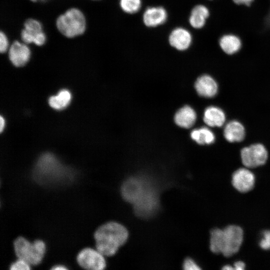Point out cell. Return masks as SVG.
Masks as SVG:
<instances>
[{
	"mask_svg": "<svg viewBox=\"0 0 270 270\" xmlns=\"http://www.w3.org/2000/svg\"><path fill=\"white\" fill-rule=\"evenodd\" d=\"M30 265L26 261L18 258V260L11 264L10 269L11 270H30Z\"/></svg>",
	"mask_w": 270,
	"mask_h": 270,
	"instance_id": "603a6c76",
	"label": "cell"
},
{
	"mask_svg": "<svg viewBox=\"0 0 270 270\" xmlns=\"http://www.w3.org/2000/svg\"><path fill=\"white\" fill-rule=\"evenodd\" d=\"M262 237L260 242V247L264 250H270V230L263 232Z\"/></svg>",
	"mask_w": 270,
	"mask_h": 270,
	"instance_id": "cb8c5ba5",
	"label": "cell"
},
{
	"mask_svg": "<svg viewBox=\"0 0 270 270\" xmlns=\"http://www.w3.org/2000/svg\"><path fill=\"white\" fill-rule=\"evenodd\" d=\"M220 46L226 54H233L240 48L242 44L240 39L236 36L228 34L224 35L220 40Z\"/></svg>",
	"mask_w": 270,
	"mask_h": 270,
	"instance_id": "d6986e66",
	"label": "cell"
},
{
	"mask_svg": "<svg viewBox=\"0 0 270 270\" xmlns=\"http://www.w3.org/2000/svg\"><path fill=\"white\" fill-rule=\"evenodd\" d=\"M66 170L54 156L50 153L42 154L38 160L34 169V177L42 182L60 180Z\"/></svg>",
	"mask_w": 270,
	"mask_h": 270,
	"instance_id": "277c9868",
	"label": "cell"
},
{
	"mask_svg": "<svg viewBox=\"0 0 270 270\" xmlns=\"http://www.w3.org/2000/svg\"><path fill=\"white\" fill-rule=\"evenodd\" d=\"M52 269L54 270H66L67 268L62 265H56L52 268Z\"/></svg>",
	"mask_w": 270,
	"mask_h": 270,
	"instance_id": "f546056e",
	"label": "cell"
},
{
	"mask_svg": "<svg viewBox=\"0 0 270 270\" xmlns=\"http://www.w3.org/2000/svg\"><path fill=\"white\" fill-rule=\"evenodd\" d=\"M222 270H234V268H233L232 266L230 265H226V266H224L222 268Z\"/></svg>",
	"mask_w": 270,
	"mask_h": 270,
	"instance_id": "4dcf8cb0",
	"label": "cell"
},
{
	"mask_svg": "<svg viewBox=\"0 0 270 270\" xmlns=\"http://www.w3.org/2000/svg\"><path fill=\"white\" fill-rule=\"evenodd\" d=\"M234 270H243L244 268L245 264L241 261H238L234 264Z\"/></svg>",
	"mask_w": 270,
	"mask_h": 270,
	"instance_id": "4316f807",
	"label": "cell"
},
{
	"mask_svg": "<svg viewBox=\"0 0 270 270\" xmlns=\"http://www.w3.org/2000/svg\"><path fill=\"white\" fill-rule=\"evenodd\" d=\"M8 58L15 66H25L31 56V51L28 44L22 42L14 41L8 50Z\"/></svg>",
	"mask_w": 270,
	"mask_h": 270,
	"instance_id": "9c48e42d",
	"label": "cell"
},
{
	"mask_svg": "<svg viewBox=\"0 0 270 270\" xmlns=\"http://www.w3.org/2000/svg\"><path fill=\"white\" fill-rule=\"evenodd\" d=\"M234 2L237 4H244L249 6L254 1V0H232Z\"/></svg>",
	"mask_w": 270,
	"mask_h": 270,
	"instance_id": "83f0119b",
	"label": "cell"
},
{
	"mask_svg": "<svg viewBox=\"0 0 270 270\" xmlns=\"http://www.w3.org/2000/svg\"><path fill=\"white\" fill-rule=\"evenodd\" d=\"M190 136L192 140L200 144H210L215 140L214 133L205 127L193 130Z\"/></svg>",
	"mask_w": 270,
	"mask_h": 270,
	"instance_id": "44dd1931",
	"label": "cell"
},
{
	"mask_svg": "<svg viewBox=\"0 0 270 270\" xmlns=\"http://www.w3.org/2000/svg\"><path fill=\"white\" fill-rule=\"evenodd\" d=\"M121 10L128 14H134L138 12L142 7V0H120Z\"/></svg>",
	"mask_w": 270,
	"mask_h": 270,
	"instance_id": "7402d4cb",
	"label": "cell"
},
{
	"mask_svg": "<svg viewBox=\"0 0 270 270\" xmlns=\"http://www.w3.org/2000/svg\"><path fill=\"white\" fill-rule=\"evenodd\" d=\"M32 2H37L39 1V0H30Z\"/></svg>",
	"mask_w": 270,
	"mask_h": 270,
	"instance_id": "1f68e13d",
	"label": "cell"
},
{
	"mask_svg": "<svg viewBox=\"0 0 270 270\" xmlns=\"http://www.w3.org/2000/svg\"><path fill=\"white\" fill-rule=\"evenodd\" d=\"M240 156L244 166L254 168L264 164L268 155L266 148L262 144H256L243 148Z\"/></svg>",
	"mask_w": 270,
	"mask_h": 270,
	"instance_id": "52a82bcc",
	"label": "cell"
},
{
	"mask_svg": "<svg viewBox=\"0 0 270 270\" xmlns=\"http://www.w3.org/2000/svg\"><path fill=\"white\" fill-rule=\"evenodd\" d=\"M72 100V94L67 90H60L56 96H52L48 100L50 106L56 110H62L66 108Z\"/></svg>",
	"mask_w": 270,
	"mask_h": 270,
	"instance_id": "ffe728a7",
	"label": "cell"
},
{
	"mask_svg": "<svg viewBox=\"0 0 270 270\" xmlns=\"http://www.w3.org/2000/svg\"><path fill=\"white\" fill-rule=\"evenodd\" d=\"M196 116L194 110L190 106H184L175 114L174 120L176 124L184 128L192 127L196 120Z\"/></svg>",
	"mask_w": 270,
	"mask_h": 270,
	"instance_id": "e0dca14e",
	"label": "cell"
},
{
	"mask_svg": "<svg viewBox=\"0 0 270 270\" xmlns=\"http://www.w3.org/2000/svg\"><path fill=\"white\" fill-rule=\"evenodd\" d=\"M10 46L8 39L6 33L2 30L0 32V52L5 53L8 51Z\"/></svg>",
	"mask_w": 270,
	"mask_h": 270,
	"instance_id": "d4e9b609",
	"label": "cell"
},
{
	"mask_svg": "<svg viewBox=\"0 0 270 270\" xmlns=\"http://www.w3.org/2000/svg\"><path fill=\"white\" fill-rule=\"evenodd\" d=\"M168 42L176 50L184 51L191 46L192 37L190 32L183 27L173 29L168 36Z\"/></svg>",
	"mask_w": 270,
	"mask_h": 270,
	"instance_id": "30bf717a",
	"label": "cell"
},
{
	"mask_svg": "<svg viewBox=\"0 0 270 270\" xmlns=\"http://www.w3.org/2000/svg\"><path fill=\"white\" fill-rule=\"evenodd\" d=\"M104 256L98 250L85 248L78 254L76 260L79 265L84 268L92 270H102L106 268Z\"/></svg>",
	"mask_w": 270,
	"mask_h": 270,
	"instance_id": "ba28073f",
	"label": "cell"
},
{
	"mask_svg": "<svg viewBox=\"0 0 270 270\" xmlns=\"http://www.w3.org/2000/svg\"></svg>",
	"mask_w": 270,
	"mask_h": 270,
	"instance_id": "836d02e7",
	"label": "cell"
},
{
	"mask_svg": "<svg viewBox=\"0 0 270 270\" xmlns=\"http://www.w3.org/2000/svg\"><path fill=\"white\" fill-rule=\"evenodd\" d=\"M198 94L205 98H212L217 93L218 86L216 82L210 76L204 74L199 77L194 84Z\"/></svg>",
	"mask_w": 270,
	"mask_h": 270,
	"instance_id": "5bb4252c",
	"label": "cell"
},
{
	"mask_svg": "<svg viewBox=\"0 0 270 270\" xmlns=\"http://www.w3.org/2000/svg\"><path fill=\"white\" fill-rule=\"evenodd\" d=\"M5 120L2 116H1L0 118V130L1 132L4 130L5 127Z\"/></svg>",
	"mask_w": 270,
	"mask_h": 270,
	"instance_id": "f1b7e54d",
	"label": "cell"
},
{
	"mask_svg": "<svg viewBox=\"0 0 270 270\" xmlns=\"http://www.w3.org/2000/svg\"><path fill=\"white\" fill-rule=\"evenodd\" d=\"M224 134L226 139L229 142H240L244 138V128L240 122L232 120L225 126Z\"/></svg>",
	"mask_w": 270,
	"mask_h": 270,
	"instance_id": "2e32d148",
	"label": "cell"
},
{
	"mask_svg": "<svg viewBox=\"0 0 270 270\" xmlns=\"http://www.w3.org/2000/svg\"><path fill=\"white\" fill-rule=\"evenodd\" d=\"M183 268L186 270H198L200 269L195 262L190 258H186L183 264Z\"/></svg>",
	"mask_w": 270,
	"mask_h": 270,
	"instance_id": "484cf974",
	"label": "cell"
},
{
	"mask_svg": "<svg viewBox=\"0 0 270 270\" xmlns=\"http://www.w3.org/2000/svg\"><path fill=\"white\" fill-rule=\"evenodd\" d=\"M243 236V230L238 226H228L223 230L213 229L210 232V249L214 253L230 256L239 250Z\"/></svg>",
	"mask_w": 270,
	"mask_h": 270,
	"instance_id": "7a4b0ae2",
	"label": "cell"
},
{
	"mask_svg": "<svg viewBox=\"0 0 270 270\" xmlns=\"http://www.w3.org/2000/svg\"><path fill=\"white\" fill-rule=\"evenodd\" d=\"M14 246L16 256L32 265L41 262L46 250V245L42 240H37L31 243L21 236L14 241Z\"/></svg>",
	"mask_w": 270,
	"mask_h": 270,
	"instance_id": "8992f818",
	"label": "cell"
},
{
	"mask_svg": "<svg viewBox=\"0 0 270 270\" xmlns=\"http://www.w3.org/2000/svg\"><path fill=\"white\" fill-rule=\"evenodd\" d=\"M56 24L59 32L68 38H74L82 34L86 28L84 14L76 8H68L60 14Z\"/></svg>",
	"mask_w": 270,
	"mask_h": 270,
	"instance_id": "3957f363",
	"label": "cell"
},
{
	"mask_svg": "<svg viewBox=\"0 0 270 270\" xmlns=\"http://www.w3.org/2000/svg\"><path fill=\"white\" fill-rule=\"evenodd\" d=\"M255 182L254 174L248 170L240 168L232 175V184L238 191L246 192L254 187Z\"/></svg>",
	"mask_w": 270,
	"mask_h": 270,
	"instance_id": "8fae6325",
	"label": "cell"
},
{
	"mask_svg": "<svg viewBox=\"0 0 270 270\" xmlns=\"http://www.w3.org/2000/svg\"><path fill=\"white\" fill-rule=\"evenodd\" d=\"M210 15L207 7L202 4H198L192 10L188 22L190 26L196 29H200L204 26Z\"/></svg>",
	"mask_w": 270,
	"mask_h": 270,
	"instance_id": "9a60e30c",
	"label": "cell"
},
{
	"mask_svg": "<svg viewBox=\"0 0 270 270\" xmlns=\"http://www.w3.org/2000/svg\"><path fill=\"white\" fill-rule=\"evenodd\" d=\"M166 10L161 6L148 8L142 14V22L148 28H155L164 24L167 20Z\"/></svg>",
	"mask_w": 270,
	"mask_h": 270,
	"instance_id": "7c38bea8",
	"label": "cell"
},
{
	"mask_svg": "<svg viewBox=\"0 0 270 270\" xmlns=\"http://www.w3.org/2000/svg\"><path fill=\"white\" fill-rule=\"evenodd\" d=\"M128 233L122 224L114 222L106 223L95 232L96 248L105 256L114 254L127 240Z\"/></svg>",
	"mask_w": 270,
	"mask_h": 270,
	"instance_id": "6da1fadb",
	"label": "cell"
},
{
	"mask_svg": "<svg viewBox=\"0 0 270 270\" xmlns=\"http://www.w3.org/2000/svg\"><path fill=\"white\" fill-rule=\"evenodd\" d=\"M204 121L211 127L222 126L226 121L224 112L219 108L210 106L207 108L204 112Z\"/></svg>",
	"mask_w": 270,
	"mask_h": 270,
	"instance_id": "ac0fdd59",
	"label": "cell"
},
{
	"mask_svg": "<svg viewBox=\"0 0 270 270\" xmlns=\"http://www.w3.org/2000/svg\"><path fill=\"white\" fill-rule=\"evenodd\" d=\"M42 32V25L39 20L28 18L24 22V28L20 32L21 40L27 44H34L38 36Z\"/></svg>",
	"mask_w": 270,
	"mask_h": 270,
	"instance_id": "4fadbf2b",
	"label": "cell"
},
{
	"mask_svg": "<svg viewBox=\"0 0 270 270\" xmlns=\"http://www.w3.org/2000/svg\"><path fill=\"white\" fill-rule=\"evenodd\" d=\"M154 191L150 182L140 177L128 178L124 182L121 189L123 198L132 205L146 200Z\"/></svg>",
	"mask_w": 270,
	"mask_h": 270,
	"instance_id": "5b68a950",
	"label": "cell"
},
{
	"mask_svg": "<svg viewBox=\"0 0 270 270\" xmlns=\"http://www.w3.org/2000/svg\"><path fill=\"white\" fill-rule=\"evenodd\" d=\"M46 0H39V1H40V2H46Z\"/></svg>",
	"mask_w": 270,
	"mask_h": 270,
	"instance_id": "d6a6232c",
	"label": "cell"
}]
</instances>
